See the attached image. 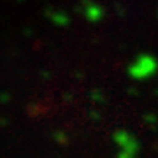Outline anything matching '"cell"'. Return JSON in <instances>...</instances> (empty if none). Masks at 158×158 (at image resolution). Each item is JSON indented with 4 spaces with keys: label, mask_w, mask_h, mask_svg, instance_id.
I'll use <instances>...</instances> for the list:
<instances>
[{
    "label": "cell",
    "mask_w": 158,
    "mask_h": 158,
    "mask_svg": "<svg viewBox=\"0 0 158 158\" xmlns=\"http://www.w3.org/2000/svg\"><path fill=\"white\" fill-rule=\"evenodd\" d=\"M118 144L121 146V155L119 158H135L137 151H139V144L137 141H134L130 135H118Z\"/></svg>",
    "instance_id": "cell-1"
}]
</instances>
